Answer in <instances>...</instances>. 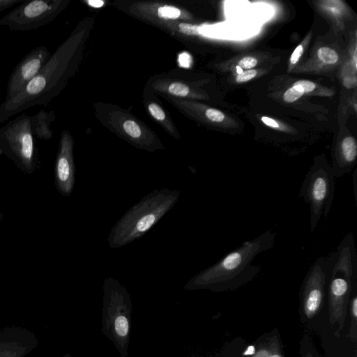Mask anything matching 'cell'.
Returning <instances> with one entry per match:
<instances>
[{
	"instance_id": "cell-1",
	"label": "cell",
	"mask_w": 357,
	"mask_h": 357,
	"mask_svg": "<svg viewBox=\"0 0 357 357\" xmlns=\"http://www.w3.org/2000/svg\"><path fill=\"white\" fill-rule=\"evenodd\" d=\"M93 24L89 17L80 21L26 87L1 103V123L29 107L45 105L60 94L79 66Z\"/></svg>"
},
{
	"instance_id": "cell-2",
	"label": "cell",
	"mask_w": 357,
	"mask_h": 357,
	"mask_svg": "<svg viewBox=\"0 0 357 357\" xmlns=\"http://www.w3.org/2000/svg\"><path fill=\"white\" fill-rule=\"evenodd\" d=\"M275 234L268 230L225 255L215 264L193 276L185 284L187 290L230 284L251 279L261 269L252 264L261 252L271 249L275 244Z\"/></svg>"
},
{
	"instance_id": "cell-3",
	"label": "cell",
	"mask_w": 357,
	"mask_h": 357,
	"mask_svg": "<svg viewBox=\"0 0 357 357\" xmlns=\"http://www.w3.org/2000/svg\"><path fill=\"white\" fill-rule=\"evenodd\" d=\"M178 190L162 188L145 195L112 227L107 241L112 249L122 248L142 237L177 203Z\"/></svg>"
},
{
	"instance_id": "cell-4",
	"label": "cell",
	"mask_w": 357,
	"mask_h": 357,
	"mask_svg": "<svg viewBox=\"0 0 357 357\" xmlns=\"http://www.w3.org/2000/svg\"><path fill=\"white\" fill-rule=\"evenodd\" d=\"M132 317L131 297L116 279L103 283L102 333L111 340L121 357H128Z\"/></svg>"
},
{
	"instance_id": "cell-5",
	"label": "cell",
	"mask_w": 357,
	"mask_h": 357,
	"mask_svg": "<svg viewBox=\"0 0 357 357\" xmlns=\"http://www.w3.org/2000/svg\"><path fill=\"white\" fill-rule=\"evenodd\" d=\"M93 108L103 126L132 146L149 152L165 149L158 135L130 112L101 102L94 103Z\"/></svg>"
},
{
	"instance_id": "cell-6",
	"label": "cell",
	"mask_w": 357,
	"mask_h": 357,
	"mask_svg": "<svg viewBox=\"0 0 357 357\" xmlns=\"http://www.w3.org/2000/svg\"><path fill=\"white\" fill-rule=\"evenodd\" d=\"M0 155L22 172L31 174L40 167L39 150L31 130V116L22 114L0 127Z\"/></svg>"
},
{
	"instance_id": "cell-7",
	"label": "cell",
	"mask_w": 357,
	"mask_h": 357,
	"mask_svg": "<svg viewBox=\"0 0 357 357\" xmlns=\"http://www.w3.org/2000/svg\"><path fill=\"white\" fill-rule=\"evenodd\" d=\"M335 175L324 158L314 160L300 188V195L310 204V231H314L323 215L327 218L334 197Z\"/></svg>"
},
{
	"instance_id": "cell-8",
	"label": "cell",
	"mask_w": 357,
	"mask_h": 357,
	"mask_svg": "<svg viewBox=\"0 0 357 357\" xmlns=\"http://www.w3.org/2000/svg\"><path fill=\"white\" fill-rule=\"evenodd\" d=\"M70 0H24L0 19V26L26 31L52 22L68 6Z\"/></svg>"
},
{
	"instance_id": "cell-9",
	"label": "cell",
	"mask_w": 357,
	"mask_h": 357,
	"mask_svg": "<svg viewBox=\"0 0 357 357\" xmlns=\"http://www.w3.org/2000/svg\"><path fill=\"white\" fill-rule=\"evenodd\" d=\"M50 56V52L44 45L38 46L26 54L9 77L4 101L13 98L22 91L36 76Z\"/></svg>"
},
{
	"instance_id": "cell-10",
	"label": "cell",
	"mask_w": 357,
	"mask_h": 357,
	"mask_svg": "<svg viewBox=\"0 0 357 357\" xmlns=\"http://www.w3.org/2000/svg\"><path fill=\"white\" fill-rule=\"evenodd\" d=\"M74 139L67 130L61 132L54 162L55 186L63 196L71 195L75 182V165L73 155Z\"/></svg>"
},
{
	"instance_id": "cell-11",
	"label": "cell",
	"mask_w": 357,
	"mask_h": 357,
	"mask_svg": "<svg viewBox=\"0 0 357 357\" xmlns=\"http://www.w3.org/2000/svg\"><path fill=\"white\" fill-rule=\"evenodd\" d=\"M129 11L131 15L155 26L192 20L190 13L182 7L159 2H136L130 6Z\"/></svg>"
},
{
	"instance_id": "cell-12",
	"label": "cell",
	"mask_w": 357,
	"mask_h": 357,
	"mask_svg": "<svg viewBox=\"0 0 357 357\" xmlns=\"http://www.w3.org/2000/svg\"><path fill=\"white\" fill-rule=\"evenodd\" d=\"M143 103L147 114L153 120L159 124L172 137L181 140V135L171 116L162 107L153 93L144 90Z\"/></svg>"
},
{
	"instance_id": "cell-13",
	"label": "cell",
	"mask_w": 357,
	"mask_h": 357,
	"mask_svg": "<svg viewBox=\"0 0 357 357\" xmlns=\"http://www.w3.org/2000/svg\"><path fill=\"white\" fill-rule=\"evenodd\" d=\"M55 119L54 111L47 112L40 109L31 116V130L34 137L45 141L51 139L53 136L51 124Z\"/></svg>"
},
{
	"instance_id": "cell-14",
	"label": "cell",
	"mask_w": 357,
	"mask_h": 357,
	"mask_svg": "<svg viewBox=\"0 0 357 357\" xmlns=\"http://www.w3.org/2000/svg\"><path fill=\"white\" fill-rule=\"evenodd\" d=\"M322 8L330 14L339 17L343 14L345 10V6L342 1L328 0L321 2Z\"/></svg>"
},
{
	"instance_id": "cell-15",
	"label": "cell",
	"mask_w": 357,
	"mask_h": 357,
	"mask_svg": "<svg viewBox=\"0 0 357 357\" xmlns=\"http://www.w3.org/2000/svg\"><path fill=\"white\" fill-rule=\"evenodd\" d=\"M317 56L321 61L326 64H335L339 59L337 53L328 47H320L317 50Z\"/></svg>"
},
{
	"instance_id": "cell-16",
	"label": "cell",
	"mask_w": 357,
	"mask_h": 357,
	"mask_svg": "<svg viewBox=\"0 0 357 357\" xmlns=\"http://www.w3.org/2000/svg\"><path fill=\"white\" fill-rule=\"evenodd\" d=\"M204 115L206 119L211 122L220 123L225 119V114L218 109L206 108L204 111Z\"/></svg>"
},
{
	"instance_id": "cell-17",
	"label": "cell",
	"mask_w": 357,
	"mask_h": 357,
	"mask_svg": "<svg viewBox=\"0 0 357 357\" xmlns=\"http://www.w3.org/2000/svg\"><path fill=\"white\" fill-rule=\"evenodd\" d=\"M292 86L305 93L312 91L315 89L316 85L314 82L309 80H299L295 82Z\"/></svg>"
},
{
	"instance_id": "cell-18",
	"label": "cell",
	"mask_w": 357,
	"mask_h": 357,
	"mask_svg": "<svg viewBox=\"0 0 357 357\" xmlns=\"http://www.w3.org/2000/svg\"><path fill=\"white\" fill-rule=\"evenodd\" d=\"M303 94V93L291 86L285 91L283 98L287 102H293L299 99Z\"/></svg>"
},
{
	"instance_id": "cell-19",
	"label": "cell",
	"mask_w": 357,
	"mask_h": 357,
	"mask_svg": "<svg viewBox=\"0 0 357 357\" xmlns=\"http://www.w3.org/2000/svg\"><path fill=\"white\" fill-rule=\"evenodd\" d=\"M257 64V59L253 56H245L238 62V66H240L241 68L250 70L255 67Z\"/></svg>"
},
{
	"instance_id": "cell-20",
	"label": "cell",
	"mask_w": 357,
	"mask_h": 357,
	"mask_svg": "<svg viewBox=\"0 0 357 357\" xmlns=\"http://www.w3.org/2000/svg\"><path fill=\"white\" fill-rule=\"evenodd\" d=\"M257 70L250 69L238 74L236 77V81L238 83L248 82L257 75Z\"/></svg>"
},
{
	"instance_id": "cell-21",
	"label": "cell",
	"mask_w": 357,
	"mask_h": 357,
	"mask_svg": "<svg viewBox=\"0 0 357 357\" xmlns=\"http://www.w3.org/2000/svg\"><path fill=\"white\" fill-rule=\"evenodd\" d=\"M24 1V0H0V13L17 3H21Z\"/></svg>"
},
{
	"instance_id": "cell-22",
	"label": "cell",
	"mask_w": 357,
	"mask_h": 357,
	"mask_svg": "<svg viewBox=\"0 0 357 357\" xmlns=\"http://www.w3.org/2000/svg\"><path fill=\"white\" fill-rule=\"evenodd\" d=\"M303 52V46L301 45L297 46L296 49L294 50L293 53L291 54V56L290 57V63L291 64H296L298 59H300L301 56L302 55Z\"/></svg>"
},
{
	"instance_id": "cell-23",
	"label": "cell",
	"mask_w": 357,
	"mask_h": 357,
	"mask_svg": "<svg viewBox=\"0 0 357 357\" xmlns=\"http://www.w3.org/2000/svg\"><path fill=\"white\" fill-rule=\"evenodd\" d=\"M343 85L347 89L354 88L356 86V78L355 76H347L343 79Z\"/></svg>"
},
{
	"instance_id": "cell-24",
	"label": "cell",
	"mask_w": 357,
	"mask_h": 357,
	"mask_svg": "<svg viewBox=\"0 0 357 357\" xmlns=\"http://www.w3.org/2000/svg\"><path fill=\"white\" fill-rule=\"evenodd\" d=\"M261 120L263 121V123L270 127L273 128H278L279 124L273 119H271L267 116H262L261 118Z\"/></svg>"
},
{
	"instance_id": "cell-25",
	"label": "cell",
	"mask_w": 357,
	"mask_h": 357,
	"mask_svg": "<svg viewBox=\"0 0 357 357\" xmlns=\"http://www.w3.org/2000/svg\"><path fill=\"white\" fill-rule=\"evenodd\" d=\"M353 191L354 199L357 204V171L356 170L353 174Z\"/></svg>"
},
{
	"instance_id": "cell-26",
	"label": "cell",
	"mask_w": 357,
	"mask_h": 357,
	"mask_svg": "<svg viewBox=\"0 0 357 357\" xmlns=\"http://www.w3.org/2000/svg\"><path fill=\"white\" fill-rule=\"evenodd\" d=\"M86 3L89 6L96 8H100L104 5V1L100 0H91L87 1Z\"/></svg>"
},
{
	"instance_id": "cell-27",
	"label": "cell",
	"mask_w": 357,
	"mask_h": 357,
	"mask_svg": "<svg viewBox=\"0 0 357 357\" xmlns=\"http://www.w3.org/2000/svg\"><path fill=\"white\" fill-rule=\"evenodd\" d=\"M255 357H269V356H268V353L267 351L261 350L259 352H257V354H256V356Z\"/></svg>"
},
{
	"instance_id": "cell-28",
	"label": "cell",
	"mask_w": 357,
	"mask_h": 357,
	"mask_svg": "<svg viewBox=\"0 0 357 357\" xmlns=\"http://www.w3.org/2000/svg\"><path fill=\"white\" fill-rule=\"evenodd\" d=\"M255 353V347L252 345H250L248 347L246 351L244 352V355H252Z\"/></svg>"
},
{
	"instance_id": "cell-29",
	"label": "cell",
	"mask_w": 357,
	"mask_h": 357,
	"mask_svg": "<svg viewBox=\"0 0 357 357\" xmlns=\"http://www.w3.org/2000/svg\"><path fill=\"white\" fill-rule=\"evenodd\" d=\"M353 313L355 317H357V298L355 297L353 301Z\"/></svg>"
},
{
	"instance_id": "cell-30",
	"label": "cell",
	"mask_w": 357,
	"mask_h": 357,
	"mask_svg": "<svg viewBox=\"0 0 357 357\" xmlns=\"http://www.w3.org/2000/svg\"><path fill=\"white\" fill-rule=\"evenodd\" d=\"M3 218V214L0 213V222H1Z\"/></svg>"
},
{
	"instance_id": "cell-31",
	"label": "cell",
	"mask_w": 357,
	"mask_h": 357,
	"mask_svg": "<svg viewBox=\"0 0 357 357\" xmlns=\"http://www.w3.org/2000/svg\"><path fill=\"white\" fill-rule=\"evenodd\" d=\"M269 357H280V356L279 355H278V354H275V355H272V356H271Z\"/></svg>"
},
{
	"instance_id": "cell-32",
	"label": "cell",
	"mask_w": 357,
	"mask_h": 357,
	"mask_svg": "<svg viewBox=\"0 0 357 357\" xmlns=\"http://www.w3.org/2000/svg\"><path fill=\"white\" fill-rule=\"evenodd\" d=\"M0 123H1V121H0Z\"/></svg>"
}]
</instances>
